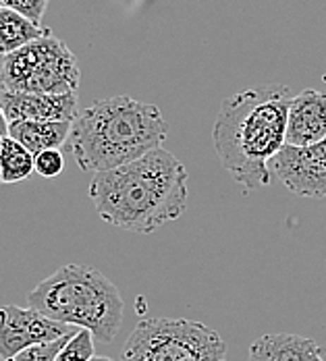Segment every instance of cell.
Returning a JSON list of instances; mask_svg holds the SVG:
<instances>
[{
    "mask_svg": "<svg viewBox=\"0 0 326 361\" xmlns=\"http://www.w3.org/2000/svg\"><path fill=\"white\" fill-rule=\"evenodd\" d=\"M48 34L50 30L30 21L28 17L4 6L0 8V56H6Z\"/></svg>",
    "mask_w": 326,
    "mask_h": 361,
    "instance_id": "4fadbf2b",
    "label": "cell"
},
{
    "mask_svg": "<svg viewBox=\"0 0 326 361\" xmlns=\"http://www.w3.org/2000/svg\"><path fill=\"white\" fill-rule=\"evenodd\" d=\"M289 85L268 83L241 90L218 109L212 140L220 164L246 193L272 183L270 160L287 145Z\"/></svg>",
    "mask_w": 326,
    "mask_h": 361,
    "instance_id": "6da1fadb",
    "label": "cell"
},
{
    "mask_svg": "<svg viewBox=\"0 0 326 361\" xmlns=\"http://www.w3.org/2000/svg\"><path fill=\"white\" fill-rule=\"evenodd\" d=\"M36 156L11 137L2 140L0 147V179L2 183H19L30 179L36 173Z\"/></svg>",
    "mask_w": 326,
    "mask_h": 361,
    "instance_id": "5bb4252c",
    "label": "cell"
},
{
    "mask_svg": "<svg viewBox=\"0 0 326 361\" xmlns=\"http://www.w3.org/2000/svg\"><path fill=\"white\" fill-rule=\"evenodd\" d=\"M314 361H326V360H325V355H320V357H316Z\"/></svg>",
    "mask_w": 326,
    "mask_h": 361,
    "instance_id": "44dd1931",
    "label": "cell"
},
{
    "mask_svg": "<svg viewBox=\"0 0 326 361\" xmlns=\"http://www.w3.org/2000/svg\"><path fill=\"white\" fill-rule=\"evenodd\" d=\"M81 71L71 48L54 36L0 59V90L13 94H77Z\"/></svg>",
    "mask_w": 326,
    "mask_h": 361,
    "instance_id": "8992f818",
    "label": "cell"
},
{
    "mask_svg": "<svg viewBox=\"0 0 326 361\" xmlns=\"http://www.w3.org/2000/svg\"><path fill=\"white\" fill-rule=\"evenodd\" d=\"M169 125L156 104L129 96L104 98L83 109L71 125L69 147L85 173H107L162 147Z\"/></svg>",
    "mask_w": 326,
    "mask_h": 361,
    "instance_id": "3957f363",
    "label": "cell"
},
{
    "mask_svg": "<svg viewBox=\"0 0 326 361\" xmlns=\"http://www.w3.org/2000/svg\"><path fill=\"white\" fill-rule=\"evenodd\" d=\"M36 173L44 179H54L65 171V156L61 149H46L42 154H37L34 160Z\"/></svg>",
    "mask_w": 326,
    "mask_h": 361,
    "instance_id": "2e32d148",
    "label": "cell"
},
{
    "mask_svg": "<svg viewBox=\"0 0 326 361\" xmlns=\"http://www.w3.org/2000/svg\"><path fill=\"white\" fill-rule=\"evenodd\" d=\"M268 166L272 177L281 180L291 193L310 200L326 197V137L306 147L285 145Z\"/></svg>",
    "mask_w": 326,
    "mask_h": 361,
    "instance_id": "ba28073f",
    "label": "cell"
},
{
    "mask_svg": "<svg viewBox=\"0 0 326 361\" xmlns=\"http://www.w3.org/2000/svg\"><path fill=\"white\" fill-rule=\"evenodd\" d=\"M71 336L73 334H69V336H63V338H59V341H54V343H48V345L30 347V349L21 351L19 355H15V357H11V360L6 361H54L56 360V355H59V351L69 343Z\"/></svg>",
    "mask_w": 326,
    "mask_h": 361,
    "instance_id": "e0dca14e",
    "label": "cell"
},
{
    "mask_svg": "<svg viewBox=\"0 0 326 361\" xmlns=\"http://www.w3.org/2000/svg\"><path fill=\"white\" fill-rule=\"evenodd\" d=\"M90 361H112V360H109V357H102V355H94Z\"/></svg>",
    "mask_w": 326,
    "mask_h": 361,
    "instance_id": "ffe728a7",
    "label": "cell"
},
{
    "mask_svg": "<svg viewBox=\"0 0 326 361\" xmlns=\"http://www.w3.org/2000/svg\"><path fill=\"white\" fill-rule=\"evenodd\" d=\"M123 361H229L215 328L185 318H147L129 334Z\"/></svg>",
    "mask_w": 326,
    "mask_h": 361,
    "instance_id": "5b68a950",
    "label": "cell"
},
{
    "mask_svg": "<svg viewBox=\"0 0 326 361\" xmlns=\"http://www.w3.org/2000/svg\"><path fill=\"white\" fill-rule=\"evenodd\" d=\"M75 332L77 328L54 322L37 310L4 305L0 307V360H11L30 347L48 345Z\"/></svg>",
    "mask_w": 326,
    "mask_h": 361,
    "instance_id": "52a82bcc",
    "label": "cell"
},
{
    "mask_svg": "<svg viewBox=\"0 0 326 361\" xmlns=\"http://www.w3.org/2000/svg\"><path fill=\"white\" fill-rule=\"evenodd\" d=\"M94 357V336L87 330H77L69 343L59 351L54 361H90Z\"/></svg>",
    "mask_w": 326,
    "mask_h": 361,
    "instance_id": "9a60e30c",
    "label": "cell"
},
{
    "mask_svg": "<svg viewBox=\"0 0 326 361\" xmlns=\"http://www.w3.org/2000/svg\"><path fill=\"white\" fill-rule=\"evenodd\" d=\"M2 140H4V135H0V147H2ZM0 183H2V179H0Z\"/></svg>",
    "mask_w": 326,
    "mask_h": 361,
    "instance_id": "7402d4cb",
    "label": "cell"
},
{
    "mask_svg": "<svg viewBox=\"0 0 326 361\" xmlns=\"http://www.w3.org/2000/svg\"><path fill=\"white\" fill-rule=\"evenodd\" d=\"M73 123L54 121H13L8 123L6 137L19 142L34 156L46 149H61L69 142Z\"/></svg>",
    "mask_w": 326,
    "mask_h": 361,
    "instance_id": "7c38bea8",
    "label": "cell"
},
{
    "mask_svg": "<svg viewBox=\"0 0 326 361\" xmlns=\"http://www.w3.org/2000/svg\"><path fill=\"white\" fill-rule=\"evenodd\" d=\"M326 137V92L308 87L293 96L287 116V145L306 147Z\"/></svg>",
    "mask_w": 326,
    "mask_h": 361,
    "instance_id": "30bf717a",
    "label": "cell"
},
{
    "mask_svg": "<svg viewBox=\"0 0 326 361\" xmlns=\"http://www.w3.org/2000/svg\"><path fill=\"white\" fill-rule=\"evenodd\" d=\"M28 303L46 318L87 330L94 341L110 345L123 322V297L100 270L67 264L28 293Z\"/></svg>",
    "mask_w": 326,
    "mask_h": 361,
    "instance_id": "277c9868",
    "label": "cell"
},
{
    "mask_svg": "<svg viewBox=\"0 0 326 361\" xmlns=\"http://www.w3.org/2000/svg\"><path fill=\"white\" fill-rule=\"evenodd\" d=\"M0 106L8 123L13 121L73 123L77 118V94H13L0 90Z\"/></svg>",
    "mask_w": 326,
    "mask_h": 361,
    "instance_id": "9c48e42d",
    "label": "cell"
},
{
    "mask_svg": "<svg viewBox=\"0 0 326 361\" xmlns=\"http://www.w3.org/2000/svg\"><path fill=\"white\" fill-rule=\"evenodd\" d=\"M187 177L181 160L173 152L158 147L125 166L94 175L90 200L112 226L150 235L183 216Z\"/></svg>",
    "mask_w": 326,
    "mask_h": 361,
    "instance_id": "7a4b0ae2",
    "label": "cell"
},
{
    "mask_svg": "<svg viewBox=\"0 0 326 361\" xmlns=\"http://www.w3.org/2000/svg\"><path fill=\"white\" fill-rule=\"evenodd\" d=\"M6 131H8V121H6V116L2 112V106H0V135L6 137Z\"/></svg>",
    "mask_w": 326,
    "mask_h": 361,
    "instance_id": "d6986e66",
    "label": "cell"
},
{
    "mask_svg": "<svg viewBox=\"0 0 326 361\" xmlns=\"http://www.w3.org/2000/svg\"><path fill=\"white\" fill-rule=\"evenodd\" d=\"M4 8H11L23 17H28L34 23H42V17L46 13L48 0H0Z\"/></svg>",
    "mask_w": 326,
    "mask_h": 361,
    "instance_id": "ac0fdd59",
    "label": "cell"
},
{
    "mask_svg": "<svg viewBox=\"0 0 326 361\" xmlns=\"http://www.w3.org/2000/svg\"><path fill=\"white\" fill-rule=\"evenodd\" d=\"M325 355V349L308 336L279 332L255 338L248 361H314Z\"/></svg>",
    "mask_w": 326,
    "mask_h": 361,
    "instance_id": "8fae6325",
    "label": "cell"
},
{
    "mask_svg": "<svg viewBox=\"0 0 326 361\" xmlns=\"http://www.w3.org/2000/svg\"><path fill=\"white\" fill-rule=\"evenodd\" d=\"M0 8H2V4H0Z\"/></svg>",
    "mask_w": 326,
    "mask_h": 361,
    "instance_id": "603a6c76",
    "label": "cell"
}]
</instances>
